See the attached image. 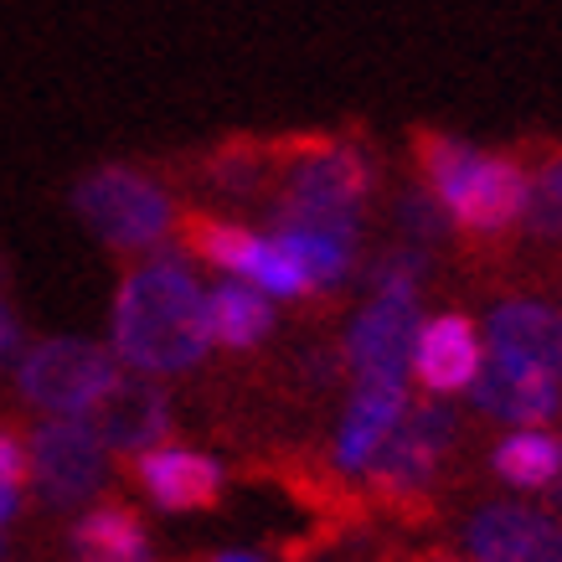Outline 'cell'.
Segmentation results:
<instances>
[{
  "mask_svg": "<svg viewBox=\"0 0 562 562\" xmlns=\"http://www.w3.org/2000/svg\"><path fill=\"white\" fill-rule=\"evenodd\" d=\"M403 413H408V387L397 376H357V392H351L341 428H336L330 464L341 475H361L376 460V449L392 439V428L403 424Z\"/></svg>",
  "mask_w": 562,
  "mask_h": 562,
  "instance_id": "9a60e30c",
  "label": "cell"
},
{
  "mask_svg": "<svg viewBox=\"0 0 562 562\" xmlns=\"http://www.w3.org/2000/svg\"><path fill=\"white\" fill-rule=\"evenodd\" d=\"M72 212L83 217V227L120 258H150L176 238L181 206L166 191V181L150 171H139L130 160H109L78 176L72 187Z\"/></svg>",
  "mask_w": 562,
  "mask_h": 562,
  "instance_id": "277c9868",
  "label": "cell"
},
{
  "mask_svg": "<svg viewBox=\"0 0 562 562\" xmlns=\"http://www.w3.org/2000/svg\"><path fill=\"white\" fill-rule=\"evenodd\" d=\"M21 351H26V341H21V321H16V310L5 305V290H0V367L21 361Z\"/></svg>",
  "mask_w": 562,
  "mask_h": 562,
  "instance_id": "cb8c5ba5",
  "label": "cell"
},
{
  "mask_svg": "<svg viewBox=\"0 0 562 562\" xmlns=\"http://www.w3.org/2000/svg\"><path fill=\"white\" fill-rule=\"evenodd\" d=\"M418 187L443 206L449 233L464 243H506L527 217V160L506 150H480L443 130H413Z\"/></svg>",
  "mask_w": 562,
  "mask_h": 562,
  "instance_id": "7a4b0ae2",
  "label": "cell"
},
{
  "mask_svg": "<svg viewBox=\"0 0 562 562\" xmlns=\"http://www.w3.org/2000/svg\"><path fill=\"white\" fill-rule=\"evenodd\" d=\"M114 357L145 376H187L206 361V294L181 254H150L114 294Z\"/></svg>",
  "mask_w": 562,
  "mask_h": 562,
  "instance_id": "6da1fadb",
  "label": "cell"
},
{
  "mask_svg": "<svg viewBox=\"0 0 562 562\" xmlns=\"http://www.w3.org/2000/svg\"><path fill=\"white\" fill-rule=\"evenodd\" d=\"M21 512V491H0V552H5V527Z\"/></svg>",
  "mask_w": 562,
  "mask_h": 562,
  "instance_id": "d4e9b609",
  "label": "cell"
},
{
  "mask_svg": "<svg viewBox=\"0 0 562 562\" xmlns=\"http://www.w3.org/2000/svg\"><path fill=\"white\" fill-rule=\"evenodd\" d=\"M454 443H460V413H454V403L428 392V397L408 403L403 424L392 428V439L376 449V460L361 470V480L376 501L413 506L439 485V470L454 454Z\"/></svg>",
  "mask_w": 562,
  "mask_h": 562,
  "instance_id": "8992f818",
  "label": "cell"
},
{
  "mask_svg": "<svg viewBox=\"0 0 562 562\" xmlns=\"http://www.w3.org/2000/svg\"><path fill=\"white\" fill-rule=\"evenodd\" d=\"M83 424L99 434L109 454H139V449L166 443V434H171V397H166V387H155L145 372L135 376L120 372V382L83 413Z\"/></svg>",
  "mask_w": 562,
  "mask_h": 562,
  "instance_id": "4fadbf2b",
  "label": "cell"
},
{
  "mask_svg": "<svg viewBox=\"0 0 562 562\" xmlns=\"http://www.w3.org/2000/svg\"><path fill=\"white\" fill-rule=\"evenodd\" d=\"M176 238H181L187 258H202L206 269L243 279V284L263 290L269 300H315L310 279L300 273V263L284 254V243L273 233H254L238 217H217V212H181Z\"/></svg>",
  "mask_w": 562,
  "mask_h": 562,
  "instance_id": "5b68a950",
  "label": "cell"
},
{
  "mask_svg": "<svg viewBox=\"0 0 562 562\" xmlns=\"http://www.w3.org/2000/svg\"><path fill=\"white\" fill-rule=\"evenodd\" d=\"M470 403H475L480 418H495V424L542 428L562 408V376L506 357V351H491L480 376L470 382Z\"/></svg>",
  "mask_w": 562,
  "mask_h": 562,
  "instance_id": "8fae6325",
  "label": "cell"
},
{
  "mask_svg": "<svg viewBox=\"0 0 562 562\" xmlns=\"http://www.w3.org/2000/svg\"><path fill=\"white\" fill-rule=\"evenodd\" d=\"M397 227L408 233L413 248H428V243L449 238V217H443V206L434 202L424 187H413V191L397 196Z\"/></svg>",
  "mask_w": 562,
  "mask_h": 562,
  "instance_id": "7402d4cb",
  "label": "cell"
},
{
  "mask_svg": "<svg viewBox=\"0 0 562 562\" xmlns=\"http://www.w3.org/2000/svg\"><path fill=\"white\" fill-rule=\"evenodd\" d=\"M273 238L284 243V254L300 263L315 294L341 290L357 269V233H330V227H273Z\"/></svg>",
  "mask_w": 562,
  "mask_h": 562,
  "instance_id": "ffe728a7",
  "label": "cell"
},
{
  "mask_svg": "<svg viewBox=\"0 0 562 562\" xmlns=\"http://www.w3.org/2000/svg\"><path fill=\"white\" fill-rule=\"evenodd\" d=\"M26 485H32V439L0 424V491H26Z\"/></svg>",
  "mask_w": 562,
  "mask_h": 562,
  "instance_id": "603a6c76",
  "label": "cell"
},
{
  "mask_svg": "<svg viewBox=\"0 0 562 562\" xmlns=\"http://www.w3.org/2000/svg\"><path fill=\"white\" fill-rule=\"evenodd\" d=\"M491 475L512 491L547 495L562 480V439L547 428H512L491 449Z\"/></svg>",
  "mask_w": 562,
  "mask_h": 562,
  "instance_id": "d6986e66",
  "label": "cell"
},
{
  "mask_svg": "<svg viewBox=\"0 0 562 562\" xmlns=\"http://www.w3.org/2000/svg\"><path fill=\"white\" fill-rule=\"evenodd\" d=\"M109 449L83 418H47L32 428V480L52 512H72L103 491Z\"/></svg>",
  "mask_w": 562,
  "mask_h": 562,
  "instance_id": "ba28073f",
  "label": "cell"
},
{
  "mask_svg": "<svg viewBox=\"0 0 562 562\" xmlns=\"http://www.w3.org/2000/svg\"><path fill=\"white\" fill-rule=\"evenodd\" d=\"M372 187L376 166L367 145H357V139H273V227H330V233H357L361 238V212L372 202Z\"/></svg>",
  "mask_w": 562,
  "mask_h": 562,
  "instance_id": "3957f363",
  "label": "cell"
},
{
  "mask_svg": "<svg viewBox=\"0 0 562 562\" xmlns=\"http://www.w3.org/2000/svg\"><path fill=\"white\" fill-rule=\"evenodd\" d=\"M130 475L155 512L171 516L212 512L227 491V470L206 449H187V443H155V449L130 454Z\"/></svg>",
  "mask_w": 562,
  "mask_h": 562,
  "instance_id": "9c48e42d",
  "label": "cell"
},
{
  "mask_svg": "<svg viewBox=\"0 0 562 562\" xmlns=\"http://www.w3.org/2000/svg\"><path fill=\"white\" fill-rule=\"evenodd\" d=\"M485 330H491V351H506V357L562 376V315L552 305L527 300V294L495 300L485 315Z\"/></svg>",
  "mask_w": 562,
  "mask_h": 562,
  "instance_id": "2e32d148",
  "label": "cell"
},
{
  "mask_svg": "<svg viewBox=\"0 0 562 562\" xmlns=\"http://www.w3.org/2000/svg\"><path fill=\"white\" fill-rule=\"evenodd\" d=\"M68 558L72 562H155L150 527L139 521L135 506L124 501H99L88 506L68 531Z\"/></svg>",
  "mask_w": 562,
  "mask_h": 562,
  "instance_id": "e0dca14e",
  "label": "cell"
},
{
  "mask_svg": "<svg viewBox=\"0 0 562 562\" xmlns=\"http://www.w3.org/2000/svg\"><path fill=\"white\" fill-rule=\"evenodd\" d=\"M273 305L269 294L243 284V279H227L217 290H206V336L212 346H227V351H254L273 336Z\"/></svg>",
  "mask_w": 562,
  "mask_h": 562,
  "instance_id": "ac0fdd59",
  "label": "cell"
},
{
  "mask_svg": "<svg viewBox=\"0 0 562 562\" xmlns=\"http://www.w3.org/2000/svg\"><path fill=\"white\" fill-rule=\"evenodd\" d=\"M485 367V346H480V325L464 310H443L428 315L413 336V376L424 382L434 397H454L480 376Z\"/></svg>",
  "mask_w": 562,
  "mask_h": 562,
  "instance_id": "5bb4252c",
  "label": "cell"
},
{
  "mask_svg": "<svg viewBox=\"0 0 562 562\" xmlns=\"http://www.w3.org/2000/svg\"><path fill=\"white\" fill-rule=\"evenodd\" d=\"M413 336H418V294L372 290L351 330H346V367L357 376H397L413 361Z\"/></svg>",
  "mask_w": 562,
  "mask_h": 562,
  "instance_id": "7c38bea8",
  "label": "cell"
},
{
  "mask_svg": "<svg viewBox=\"0 0 562 562\" xmlns=\"http://www.w3.org/2000/svg\"><path fill=\"white\" fill-rule=\"evenodd\" d=\"M413 562H460V558H449V552H424V558H413Z\"/></svg>",
  "mask_w": 562,
  "mask_h": 562,
  "instance_id": "4316f807",
  "label": "cell"
},
{
  "mask_svg": "<svg viewBox=\"0 0 562 562\" xmlns=\"http://www.w3.org/2000/svg\"><path fill=\"white\" fill-rule=\"evenodd\" d=\"M202 562H269V558H258V552H206Z\"/></svg>",
  "mask_w": 562,
  "mask_h": 562,
  "instance_id": "484cf974",
  "label": "cell"
},
{
  "mask_svg": "<svg viewBox=\"0 0 562 562\" xmlns=\"http://www.w3.org/2000/svg\"><path fill=\"white\" fill-rule=\"evenodd\" d=\"M470 562H562V516L521 501H491L464 516Z\"/></svg>",
  "mask_w": 562,
  "mask_h": 562,
  "instance_id": "30bf717a",
  "label": "cell"
},
{
  "mask_svg": "<svg viewBox=\"0 0 562 562\" xmlns=\"http://www.w3.org/2000/svg\"><path fill=\"white\" fill-rule=\"evenodd\" d=\"M124 361L114 346L72 341V336H52L21 351L16 361V392L21 403L52 413V418H83L103 392L120 382Z\"/></svg>",
  "mask_w": 562,
  "mask_h": 562,
  "instance_id": "52a82bcc",
  "label": "cell"
},
{
  "mask_svg": "<svg viewBox=\"0 0 562 562\" xmlns=\"http://www.w3.org/2000/svg\"><path fill=\"white\" fill-rule=\"evenodd\" d=\"M527 233L537 248H562V139H542L527 155Z\"/></svg>",
  "mask_w": 562,
  "mask_h": 562,
  "instance_id": "44dd1931",
  "label": "cell"
}]
</instances>
